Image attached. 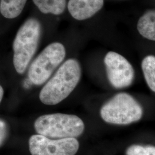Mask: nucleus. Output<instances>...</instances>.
<instances>
[{"mask_svg":"<svg viewBox=\"0 0 155 155\" xmlns=\"http://www.w3.org/2000/svg\"><path fill=\"white\" fill-rule=\"evenodd\" d=\"M81 77V68L77 60H67L41 89L39 94L41 102L47 105L60 103L72 93Z\"/></svg>","mask_w":155,"mask_h":155,"instance_id":"f257e3e1","label":"nucleus"},{"mask_svg":"<svg viewBox=\"0 0 155 155\" xmlns=\"http://www.w3.org/2000/svg\"><path fill=\"white\" fill-rule=\"evenodd\" d=\"M41 34V25L39 20L30 17L18 29L13 43V63L17 72H25L35 54Z\"/></svg>","mask_w":155,"mask_h":155,"instance_id":"f03ea898","label":"nucleus"},{"mask_svg":"<svg viewBox=\"0 0 155 155\" xmlns=\"http://www.w3.org/2000/svg\"><path fill=\"white\" fill-rule=\"evenodd\" d=\"M38 134L50 139L76 138L84 131L83 121L75 115L55 113L39 117L34 123Z\"/></svg>","mask_w":155,"mask_h":155,"instance_id":"7ed1b4c3","label":"nucleus"},{"mask_svg":"<svg viewBox=\"0 0 155 155\" xmlns=\"http://www.w3.org/2000/svg\"><path fill=\"white\" fill-rule=\"evenodd\" d=\"M100 114L107 123L125 125L140 120L143 114V109L132 95L120 93L102 106Z\"/></svg>","mask_w":155,"mask_h":155,"instance_id":"20e7f679","label":"nucleus"},{"mask_svg":"<svg viewBox=\"0 0 155 155\" xmlns=\"http://www.w3.org/2000/svg\"><path fill=\"white\" fill-rule=\"evenodd\" d=\"M64 46L54 42L48 45L30 65L28 70L29 79L35 85L45 83L65 58Z\"/></svg>","mask_w":155,"mask_h":155,"instance_id":"39448f33","label":"nucleus"},{"mask_svg":"<svg viewBox=\"0 0 155 155\" xmlns=\"http://www.w3.org/2000/svg\"><path fill=\"white\" fill-rule=\"evenodd\" d=\"M79 148L76 138L51 139L34 134L29 139L31 155H75Z\"/></svg>","mask_w":155,"mask_h":155,"instance_id":"423d86ee","label":"nucleus"},{"mask_svg":"<svg viewBox=\"0 0 155 155\" xmlns=\"http://www.w3.org/2000/svg\"><path fill=\"white\" fill-rule=\"evenodd\" d=\"M107 77L116 89L130 86L134 79V70L132 64L123 56L110 51L104 58Z\"/></svg>","mask_w":155,"mask_h":155,"instance_id":"0eeeda50","label":"nucleus"},{"mask_svg":"<svg viewBox=\"0 0 155 155\" xmlns=\"http://www.w3.org/2000/svg\"><path fill=\"white\" fill-rule=\"evenodd\" d=\"M104 5V0H69L67 9L70 15L78 21L90 18Z\"/></svg>","mask_w":155,"mask_h":155,"instance_id":"6e6552de","label":"nucleus"},{"mask_svg":"<svg viewBox=\"0 0 155 155\" xmlns=\"http://www.w3.org/2000/svg\"><path fill=\"white\" fill-rule=\"evenodd\" d=\"M137 28L142 36L155 41V9L146 12L139 18Z\"/></svg>","mask_w":155,"mask_h":155,"instance_id":"1a4fd4ad","label":"nucleus"},{"mask_svg":"<svg viewBox=\"0 0 155 155\" xmlns=\"http://www.w3.org/2000/svg\"><path fill=\"white\" fill-rule=\"evenodd\" d=\"M33 4L43 14L59 16L66 8V0H32Z\"/></svg>","mask_w":155,"mask_h":155,"instance_id":"9d476101","label":"nucleus"},{"mask_svg":"<svg viewBox=\"0 0 155 155\" xmlns=\"http://www.w3.org/2000/svg\"><path fill=\"white\" fill-rule=\"evenodd\" d=\"M27 0H1L0 12L8 19H13L20 15Z\"/></svg>","mask_w":155,"mask_h":155,"instance_id":"9b49d317","label":"nucleus"},{"mask_svg":"<svg viewBox=\"0 0 155 155\" xmlns=\"http://www.w3.org/2000/svg\"><path fill=\"white\" fill-rule=\"evenodd\" d=\"M141 68L147 84L155 93V56H146L141 63Z\"/></svg>","mask_w":155,"mask_h":155,"instance_id":"f8f14e48","label":"nucleus"},{"mask_svg":"<svg viewBox=\"0 0 155 155\" xmlns=\"http://www.w3.org/2000/svg\"><path fill=\"white\" fill-rule=\"evenodd\" d=\"M126 155H155V146L132 145L127 148Z\"/></svg>","mask_w":155,"mask_h":155,"instance_id":"ddd939ff","label":"nucleus"},{"mask_svg":"<svg viewBox=\"0 0 155 155\" xmlns=\"http://www.w3.org/2000/svg\"><path fill=\"white\" fill-rule=\"evenodd\" d=\"M0 143L2 145L6 136V125L5 122L2 120L0 121Z\"/></svg>","mask_w":155,"mask_h":155,"instance_id":"4468645a","label":"nucleus"},{"mask_svg":"<svg viewBox=\"0 0 155 155\" xmlns=\"http://www.w3.org/2000/svg\"><path fill=\"white\" fill-rule=\"evenodd\" d=\"M30 83H32V82L29 79V78H28V79H26V80L24 81V87H25V88L29 87V86H31Z\"/></svg>","mask_w":155,"mask_h":155,"instance_id":"2eb2a0df","label":"nucleus"},{"mask_svg":"<svg viewBox=\"0 0 155 155\" xmlns=\"http://www.w3.org/2000/svg\"><path fill=\"white\" fill-rule=\"evenodd\" d=\"M0 101H1L2 99V97H3V95H4V90L3 88L2 87V86L0 87Z\"/></svg>","mask_w":155,"mask_h":155,"instance_id":"dca6fc26","label":"nucleus"}]
</instances>
